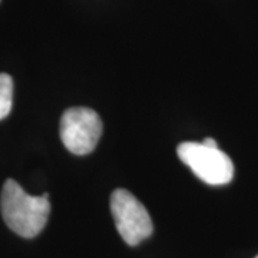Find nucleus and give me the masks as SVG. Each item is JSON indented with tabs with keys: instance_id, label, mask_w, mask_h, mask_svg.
Segmentation results:
<instances>
[{
	"instance_id": "nucleus-2",
	"label": "nucleus",
	"mask_w": 258,
	"mask_h": 258,
	"mask_svg": "<svg viewBox=\"0 0 258 258\" xmlns=\"http://www.w3.org/2000/svg\"><path fill=\"white\" fill-rule=\"evenodd\" d=\"M176 152L179 159L205 184L225 185L234 176L231 158L218 147H207L203 142H182Z\"/></svg>"
},
{
	"instance_id": "nucleus-5",
	"label": "nucleus",
	"mask_w": 258,
	"mask_h": 258,
	"mask_svg": "<svg viewBox=\"0 0 258 258\" xmlns=\"http://www.w3.org/2000/svg\"><path fill=\"white\" fill-rule=\"evenodd\" d=\"M13 105V81L9 75L0 74V120L5 119Z\"/></svg>"
},
{
	"instance_id": "nucleus-7",
	"label": "nucleus",
	"mask_w": 258,
	"mask_h": 258,
	"mask_svg": "<svg viewBox=\"0 0 258 258\" xmlns=\"http://www.w3.org/2000/svg\"><path fill=\"white\" fill-rule=\"evenodd\" d=\"M255 258H258V255H257V257H255Z\"/></svg>"
},
{
	"instance_id": "nucleus-4",
	"label": "nucleus",
	"mask_w": 258,
	"mask_h": 258,
	"mask_svg": "<svg viewBox=\"0 0 258 258\" xmlns=\"http://www.w3.org/2000/svg\"><path fill=\"white\" fill-rule=\"evenodd\" d=\"M99 115L89 108H71L60 119V139L75 155H88L96 148L102 135Z\"/></svg>"
},
{
	"instance_id": "nucleus-3",
	"label": "nucleus",
	"mask_w": 258,
	"mask_h": 258,
	"mask_svg": "<svg viewBox=\"0 0 258 258\" xmlns=\"http://www.w3.org/2000/svg\"><path fill=\"white\" fill-rule=\"evenodd\" d=\"M111 211L122 240L131 247L151 237L154 225L147 208L126 189H116L111 195Z\"/></svg>"
},
{
	"instance_id": "nucleus-1",
	"label": "nucleus",
	"mask_w": 258,
	"mask_h": 258,
	"mask_svg": "<svg viewBox=\"0 0 258 258\" xmlns=\"http://www.w3.org/2000/svg\"><path fill=\"white\" fill-rule=\"evenodd\" d=\"M0 210L6 225L23 238H33L46 225L50 203L49 195H29L13 179H8L0 197Z\"/></svg>"
},
{
	"instance_id": "nucleus-6",
	"label": "nucleus",
	"mask_w": 258,
	"mask_h": 258,
	"mask_svg": "<svg viewBox=\"0 0 258 258\" xmlns=\"http://www.w3.org/2000/svg\"><path fill=\"white\" fill-rule=\"evenodd\" d=\"M203 144L204 145H207V147H218V144H217V141L215 139H212V138H205L203 141Z\"/></svg>"
}]
</instances>
